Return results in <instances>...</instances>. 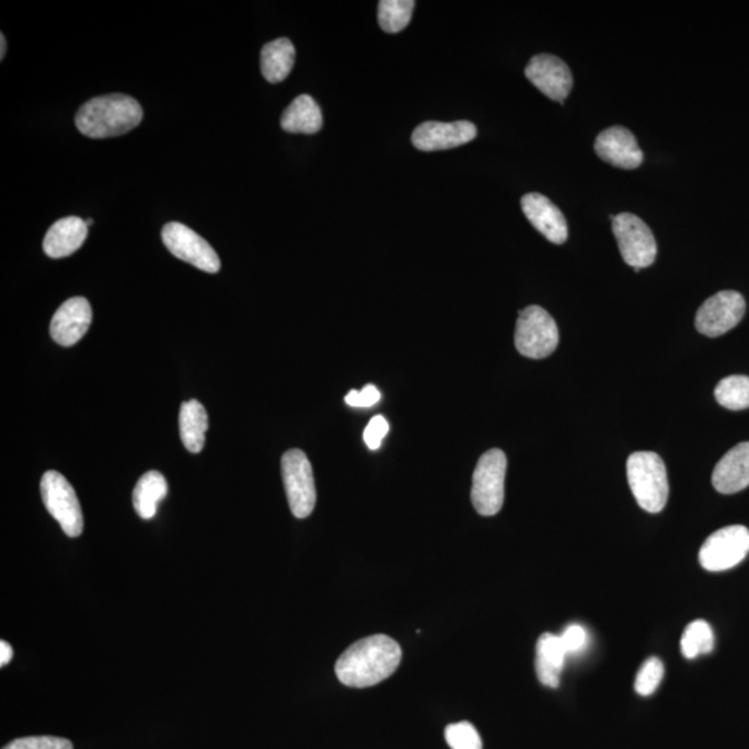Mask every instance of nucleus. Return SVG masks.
<instances>
[{
	"label": "nucleus",
	"mask_w": 749,
	"mask_h": 749,
	"mask_svg": "<svg viewBox=\"0 0 749 749\" xmlns=\"http://www.w3.org/2000/svg\"><path fill=\"white\" fill-rule=\"evenodd\" d=\"M402 657V647L395 639L374 634L352 644L337 659L335 672L341 683L367 689L389 679L397 670Z\"/></svg>",
	"instance_id": "f257e3e1"
},
{
	"label": "nucleus",
	"mask_w": 749,
	"mask_h": 749,
	"mask_svg": "<svg viewBox=\"0 0 749 749\" xmlns=\"http://www.w3.org/2000/svg\"><path fill=\"white\" fill-rule=\"evenodd\" d=\"M143 118L134 97L112 93L82 104L76 116L78 131L92 139H106L132 131Z\"/></svg>",
	"instance_id": "f03ea898"
},
{
	"label": "nucleus",
	"mask_w": 749,
	"mask_h": 749,
	"mask_svg": "<svg viewBox=\"0 0 749 749\" xmlns=\"http://www.w3.org/2000/svg\"><path fill=\"white\" fill-rule=\"evenodd\" d=\"M629 486L639 507L649 514L662 511L669 483L662 458L652 451L634 452L627 460Z\"/></svg>",
	"instance_id": "7ed1b4c3"
},
{
	"label": "nucleus",
	"mask_w": 749,
	"mask_h": 749,
	"mask_svg": "<svg viewBox=\"0 0 749 749\" xmlns=\"http://www.w3.org/2000/svg\"><path fill=\"white\" fill-rule=\"evenodd\" d=\"M507 457L502 450H488L473 472L471 499L479 515L493 517L502 511L506 496Z\"/></svg>",
	"instance_id": "20e7f679"
},
{
	"label": "nucleus",
	"mask_w": 749,
	"mask_h": 749,
	"mask_svg": "<svg viewBox=\"0 0 749 749\" xmlns=\"http://www.w3.org/2000/svg\"><path fill=\"white\" fill-rule=\"evenodd\" d=\"M558 342V326L548 311L529 306L519 312L515 346L522 356L541 360L555 352Z\"/></svg>",
	"instance_id": "39448f33"
},
{
	"label": "nucleus",
	"mask_w": 749,
	"mask_h": 749,
	"mask_svg": "<svg viewBox=\"0 0 749 749\" xmlns=\"http://www.w3.org/2000/svg\"><path fill=\"white\" fill-rule=\"evenodd\" d=\"M612 231L624 263L636 269V273L654 264L658 252L657 242L652 229L642 218L631 212L612 216Z\"/></svg>",
	"instance_id": "423d86ee"
},
{
	"label": "nucleus",
	"mask_w": 749,
	"mask_h": 749,
	"mask_svg": "<svg viewBox=\"0 0 749 749\" xmlns=\"http://www.w3.org/2000/svg\"><path fill=\"white\" fill-rule=\"evenodd\" d=\"M42 502L69 538H78L83 530L81 504L74 488L61 473L48 471L41 481Z\"/></svg>",
	"instance_id": "0eeeda50"
},
{
	"label": "nucleus",
	"mask_w": 749,
	"mask_h": 749,
	"mask_svg": "<svg viewBox=\"0 0 749 749\" xmlns=\"http://www.w3.org/2000/svg\"><path fill=\"white\" fill-rule=\"evenodd\" d=\"M283 479L291 514L298 519L310 517L316 503L314 473L303 451L293 449L283 457Z\"/></svg>",
	"instance_id": "6e6552de"
},
{
	"label": "nucleus",
	"mask_w": 749,
	"mask_h": 749,
	"mask_svg": "<svg viewBox=\"0 0 749 749\" xmlns=\"http://www.w3.org/2000/svg\"><path fill=\"white\" fill-rule=\"evenodd\" d=\"M749 553V530L741 525L716 530L700 550V564L710 572L735 568Z\"/></svg>",
	"instance_id": "1a4fd4ad"
},
{
	"label": "nucleus",
	"mask_w": 749,
	"mask_h": 749,
	"mask_svg": "<svg viewBox=\"0 0 749 749\" xmlns=\"http://www.w3.org/2000/svg\"><path fill=\"white\" fill-rule=\"evenodd\" d=\"M161 238L171 254L182 262L195 265L208 274H216L221 268L220 257L211 244L197 235L191 228L180 222H170L161 231Z\"/></svg>",
	"instance_id": "9d476101"
},
{
	"label": "nucleus",
	"mask_w": 749,
	"mask_h": 749,
	"mask_svg": "<svg viewBox=\"0 0 749 749\" xmlns=\"http://www.w3.org/2000/svg\"><path fill=\"white\" fill-rule=\"evenodd\" d=\"M746 314V300L735 290L719 291L707 299L696 312L695 326L702 335H725L740 324Z\"/></svg>",
	"instance_id": "9b49d317"
},
{
	"label": "nucleus",
	"mask_w": 749,
	"mask_h": 749,
	"mask_svg": "<svg viewBox=\"0 0 749 749\" xmlns=\"http://www.w3.org/2000/svg\"><path fill=\"white\" fill-rule=\"evenodd\" d=\"M525 74L540 92L560 103H564L574 87L568 65L553 55L534 56Z\"/></svg>",
	"instance_id": "f8f14e48"
},
{
	"label": "nucleus",
	"mask_w": 749,
	"mask_h": 749,
	"mask_svg": "<svg viewBox=\"0 0 749 749\" xmlns=\"http://www.w3.org/2000/svg\"><path fill=\"white\" fill-rule=\"evenodd\" d=\"M476 135L475 124L471 122H428L415 128L413 145L423 152H436L470 143Z\"/></svg>",
	"instance_id": "ddd939ff"
},
{
	"label": "nucleus",
	"mask_w": 749,
	"mask_h": 749,
	"mask_svg": "<svg viewBox=\"0 0 749 749\" xmlns=\"http://www.w3.org/2000/svg\"><path fill=\"white\" fill-rule=\"evenodd\" d=\"M595 150L598 158L622 170H636L644 160L636 137L621 125L607 128L598 135Z\"/></svg>",
	"instance_id": "4468645a"
},
{
	"label": "nucleus",
	"mask_w": 749,
	"mask_h": 749,
	"mask_svg": "<svg viewBox=\"0 0 749 749\" xmlns=\"http://www.w3.org/2000/svg\"><path fill=\"white\" fill-rule=\"evenodd\" d=\"M92 324V309L85 298L67 300L50 322V335L56 343L70 347L80 342Z\"/></svg>",
	"instance_id": "2eb2a0df"
},
{
	"label": "nucleus",
	"mask_w": 749,
	"mask_h": 749,
	"mask_svg": "<svg viewBox=\"0 0 749 749\" xmlns=\"http://www.w3.org/2000/svg\"><path fill=\"white\" fill-rule=\"evenodd\" d=\"M525 216L550 242L562 244L568 239V223L553 201L540 194H528L520 200Z\"/></svg>",
	"instance_id": "dca6fc26"
},
{
	"label": "nucleus",
	"mask_w": 749,
	"mask_h": 749,
	"mask_svg": "<svg viewBox=\"0 0 749 749\" xmlns=\"http://www.w3.org/2000/svg\"><path fill=\"white\" fill-rule=\"evenodd\" d=\"M712 485L722 494H735L749 486V441L737 445L717 462Z\"/></svg>",
	"instance_id": "f3484780"
},
{
	"label": "nucleus",
	"mask_w": 749,
	"mask_h": 749,
	"mask_svg": "<svg viewBox=\"0 0 749 749\" xmlns=\"http://www.w3.org/2000/svg\"><path fill=\"white\" fill-rule=\"evenodd\" d=\"M87 222L80 217H66L49 228L44 239V250L51 258L71 256L85 242Z\"/></svg>",
	"instance_id": "a211bd4d"
},
{
	"label": "nucleus",
	"mask_w": 749,
	"mask_h": 749,
	"mask_svg": "<svg viewBox=\"0 0 749 749\" xmlns=\"http://www.w3.org/2000/svg\"><path fill=\"white\" fill-rule=\"evenodd\" d=\"M568 653L562 644L561 636L544 633L535 645V673L541 684L556 689L560 685L561 673L564 670Z\"/></svg>",
	"instance_id": "6ab92c4d"
},
{
	"label": "nucleus",
	"mask_w": 749,
	"mask_h": 749,
	"mask_svg": "<svg viewBox=\"0 0 749 749\" xmlns=\"http://www.w3.org/2000/svg\"><path fill=\"white\" fill-rule=\"evenodd\" d=\"M284 131L290 134H316L322 128L319 103L310 95H300L289 104L280 118Z\"/></svg>",
	"instance_id": "aec40b11"
},
{
	"label": "nucleus",
	"mask_w": 749,
	"mask_h": 749,
	"mask_svg": "<svg viewBox=\"0 0 749 749\" xmlns=\"http://www.w3.org/2000/svg\"><path fill=\"white\" fill-rule=\"evenodd\" d=\"M208 416L206 408L197 400L182 403L180 411V434L187 451L200 452L206 445Z\"/></svg>",
	"instance_id": "412c9836"
},
{
	"label": "nucleus",
	"mask_w": 749,
	"mask_h": 749,
	"mask_svg": "<svg viewBox=\"0 0 749 749\" xmlns=\"http://www.w3.org/2000/svg\"><path fill=\"white\" fill-rule=\"evenodd\" d=\"M295 45L288 38H279L265 45L262 50V72L270 83L283 82L293 69Z\"/></svg>",
	"instance_id": "4be33fe9"
},
{
	"label": "nucleus",
	"mask_w": 749,
	"mask_h": 749,
	"mask_svg": "<svg viewBox=\"0 0 749 749\" xmlns=\"http://www.w3.org/2000/svg\"><path fill=\"white\" fill-rule=\"evenodd\" d=\"M166 493H169V486H166L165 477L158 471L146 472L134 488L135 511L145 520L154 518L159 503L163 502Z\"/></svg>",
	"instance_id": "5701e85b"
},
{
	"label": "nucleus",
	"mask_w": 749,
	"mask_h": 749,
	"mask_svg": "<svg viewBox=\"0 0 749 749\" xmlns=\"http://www.w3.org/2000/svg\"><path fill=\"white\" fill-rule=\"evenodd\" d=\"M680 647L687 659H695L702 654L714 652L715 636L711 624L702 619L691 622L681 637Z\"/></svg>",
	"instance_id": "b1692460"
},
{
	"label": "nucleus",
	"mask_w": 749,
	"mask_h": 749,
	"mask_svg": "<svg viewBox=\"0 0 749 749\" xmlns=\"http://www.w3.org/2000/svg\"><path fill=\"white\" fill-rule=\"evenodd\" d=\"M414 8V0H382L378 7L379 25L384 33H400L410 24Z\"/></svg>",
	"instance_id": "393cba45"
},
{
	"label": "nucleus",
	"mask_w": 749,
	"mask_h": 749,
	"mask_svg": "<svg viewBox=\"0 0 749 749\" xmlns=\"http://www.w3.org/2000/svg\"><path fill=\"white\" fill-rule=\"evenodd\" d=\"M716 402L727 410L740 411L749 408V378L733 374L722 379L715 389Z\"/></svg>",
	"instance_id": "a878e982"
},
{
	"label": "nucleus",
	"mask_w": 749,
	"mask_h": 749,
	"mask_svg": "<svg viewBox=\"0 0 749 749\" xmlns=\"http://www.w3.org/2000/svg\"><path fill=\"white\" fill-rule=\"evenodd\" d=\"M664 675L662 660L655 657L645 660L642 669L638 670L636 681H634V690L642 696L653 695L662 681Z\"/></svg>",
	"instance_id": "bb28decb"
},
{
	"label": "nucleus",
	"mask_w": 749,
	"mask_h": 749,
	"mask_svg": "<svg viewBox=\"0 0 749 749\" xmlns=\"http://www.w3.org/2000/svg\"><path fill=\"white\" fill-rule=\"evenodd\" d=\"M445 737L451 749H482V738L470 722L452 723L446 727Z\"/></svg>",
	"instance_id": "cd10ccee"
},
{
	"label": "nucleus",
	"mask_w": 749,
	"mask_h": 749,
	"mask_svg": "<svg viewBox=\"0 0 749 749\" xmlns=\"http://www.w3.org/2000/svg\"><path fill=\"white\" fill-rule=\"evenodd\" d=\"M3 749H74L70 740L54 736H35L18 738Z\"/></svg>",
	"instance_id": "c85d7f7f"
},
{
	"label": "nucleus",
	"mask_w": 749,
	"mask_h": 749,
	"mask_svg": "<svg viewBox=\"0 0 749 749\" xmlns=\"http://www.w3.org/2000/svg\"><path fill=\"white\" fill-rule=\"evenodd\" d=\"M561 639L566 653L574 655L581 653L586 648L587 643H589V634H587L585 627L575 623L569 624L565 629L564 633L561 634Z\"/></svg>",
	"instance_id": "c756f323"
},
{
	"label": "nucleus",
	"mask_w": 749,
	"mask_h": 749,
	"mask_svg": "<svg viewBox=\"0 0 749 749\" xmlns=\"http://www.w3.org/2000/svg\"><path fill=\"white\" fill-rule=\"evenodd\" d=\"M389 424L382 415L373 416L364 430V441L369 450H378L382 446L383 437L388 435Z\"/></svg>",
	"instance_id": "7c9ffc66"
},
{
	"label": "nucleus",
	"mask_w": 749,
	"mask_h": 749,
	"mask_svg": "<svg viewBox=\"0 0 749 749\" xmlns=\"http://www.w3.org/2000/svg\"><path fill=\"white\" fill-rule=\"evenodd\" d=\"M379 400H381V393L373 384H368L362 390H352L346 395V403L356 408L372 407Z\"/></svg>",
	"instance_id": "2f4dec72"
},
{
	"label": "nucleus",
	"mask_w": 749,
	"mask_h": 749,
	"mask_svg": "<svg viewBox=\"0 0 749 749\" xmlns=\"http://www.w3.org/2000/svg\"><path fill=\"white\" fill-rule=\"evenodd\" d=\"M13 648L7 642H0V666H7L13 659Z\"/></svg>",
	"instance_id": "473e14b6"
},
{
	"label": "nucleus",
	"mask_w": 749,
	"mask_h": 749,
	"mask_svg": "<svg viewBox=\"0 0 749 749\" xmlns=\"http://www.w3.org/2000/svg\"><path fill=\"white\" fill-rule=\"evenodd\" d=\"M0 44H2V49H0V59L3 60L4 55H7V48H8L7 38H4L3 34L0 35Z\"/></svg>",
	"instance_id": "72a5a7b5"
},
{
	"label": "nucleus",
	"mask_w": 749,
	"mask_h": 749,
	"mask_svg": "<svg viewBox=\"0 0 749 749\" xmlns=\"http://www.w3.org/2000/svg\"><path fill=\"white\" fill-rule=\"evenodd\" d=\"M85 222H87V226L90 227V226H92L93 220H92V218H90V220H87Z\"/></svg>",
	"instance_id": "f704fd0d"
}]
</instances>
